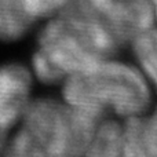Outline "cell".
Masks as SVG:
<instances>
[{
	"mask_svg": "<svg viewBox=\"0 0 157 157\" xmlns=\"http://www.w3.org/2000/svg\"><path fill=\"white\" fill-rule=\"evenodd\" d=\"M123 153L125 157H157V108L150 114L123 120Z\"/></svg>",
	"mask_w": 157,
	"mask_h": 157,
	"instance_id": "6",
	"label": "cell"
},
{
	"mask_svg": "<svg viewBox=\"0 0 157 157\" xmlns=\"http://www.w3.org/2000/svg\"><path fill=\"white\" fill-rule=\"evenodd\" d=\"M22 0H0V41H15L24 37L32 25Z\"/></svg>",
	"mask_w": 157,
	"mask_h": 157,
	"instance_id": "8",
	"label": "cell"
},
{
	"mask_svg": "<svg viewBox=\"0 0 157 157\" xmlns=\"http://www.w3.org/2000/svg\"><path fill=\"white\" fill-rule=\"evenodd\" d=\"M150 4V8H152L153 13V18H155V26L157 28V0H147Z\"/></svg>",
	"mask_w": 157,
	"mask_h": 157,
	"instance_id": "12",
	"label": "cell"
},
{
	"mask_svg": "<svg viewBox=\"0 0 157 157\" xmlns=\"http://www.w3.org/2000/svg\"><path fill=\"white\" fill-rule=\"evenodd\" d=\"M99 120L61 98H32L11 134L4 155L15 157L86 156Z\"/></svg>",
	"mask_w": 157,
	"mask_h": 157,
	"instance_id": "3",
	"label": "cell"
},
{
	"mask_svg": "<svg viewBox=\"0 0 157 157\" xmlns=\"http://www.w3.org/2000/svg\"><path fill=\"white\" fill-rule=\"evenodd\" d=\"M62 99L97 120L127 119L149 109L150 84L138 66L102 58L61 84Z\"/></svg>",
	"mask_w": 157,
	"mask_h": 157,
	"instance_id": "2",
	"label": "cell"
},
{
	"mask_svg": "<svg viewBox=\"0 0 157 157\" xmlns=\"http://www.w3.org/2000/svg\"><path fill=\"white\" fill-rule=\"evenodd\" d=\"M130 46L135 55L136 66L150 87L157 91V28L153 26L136 36Z\"/></svg>",
	"mask_w": 157,
	"mask_h": 157,
	"instance_id": "9",
	"label": "cell"
},
{
	"mask_svg": "<svg viewBox=\"0 0 157 157\" xmlns=\"http://www.w3.org/2000/svg\"><path fill=\"white\" fill-rule=\"evenodd\" d=\"M33 76L30 68L18 62L0 63V116L14 125L33 98Z\"/></svg>",
	"mask_w": 157,
	"mask_h": 157,
	"instance_id": "5",
	"label": "cell"
},
{
	"mask_svg": "<svg viewBox=\"0 0 157 157\" xmlns=\"http://www.w3.org/2000/svg\"><path fill=\"white\" fill-rule=\"evenodd\" d=\"M120 46L92 19L73 7L46 19L30 59L35 80L62 84L73 73L102 58L114 57Z\"/></svg>",
	"mask_w": 157,
	"mask_h": 157,
	"instance_id": "1",
	"label": "cell"
},
{
	"mask_svg": "<svg viewBox=\"0 0 157 157\" xmlns=\"http://www.w3.org/2000/svg\"><path fill=\"white\" fill-rule=\"evenodd\" d=\"M69 6L92 19L120 47L155 26L147 0H72Z\"/></svg>",
	"mask_w": 157,
	"mask_h": 157,
	"instance_id": "4",
	"label": "cell"
},
{
	"mask_svg": "<svg viewBox=\"0 0 157 157\" xmlns=\"http://www.w3.org/2000/svg\"><path fill=\"white\" fill-rule=\"evenodd\" d=\"M72 0H22L25 11L35 22L46 21L62 13Z\"/></svg>",
	"mask_w": 157,
	"mask_h": 157,
	"instance_id": "10",
	"label": "cell"
},
{
	"mask_svg": "<svg viewBox=\"0 0 157 157\" xmlns=\"http://www.w3.org/2000/svg\"><path fill=\"white\" fill-rule=\"evenodd\" d=\"M15 125L13 123H10L8 120L3 119L0 116V155L6 152V147H7V144L10 141V136L13 134V130Z\"/></svg>",
	"mask_w": 157,
	"mask_h": 157,
	"instance_id": "11",
	"label": "cell"
},
{
	"mask_svg": "<svg viewBox=\"0 0 157 157\" xmlns=\"http://www.w3.org/2000/svg\"><path fill=\"white\" fill-rule=\"evenodd\" d=\"M86 156L117 157L123 156V120L105 117L95 125Z\"/></svg>",
	"mask_w": 157,
	"mask_h": 157,
	"instance_id": "7",
	"label": "cell"
}]
</instances>
